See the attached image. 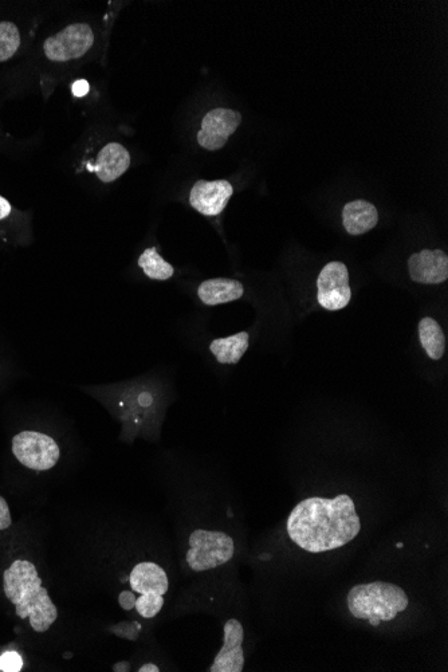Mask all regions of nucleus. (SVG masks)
<instances>
[{
    "label": "nucleus",
    "instance_id": "26",
    "mask_svg": "<svg viewBox=\"0 0 448 672\" xmlns=\"http://www.w3.org/2000/svg\"><path fill=\"white\" fill-rule=\"evenodd\" d=\"M115 671H129V666H123V664H116Z\"/></svg>",
    "mask_w": 448,
    "mask_h": 672
},
{
    "label": "nucleus",
    "instance_id": "14",
    "mask_svg": "<svg viewBox=\"0 0 448 672\" xmlns=\"http://www.w3.org/2000/svg\"><path fill=\"white\" fill-rule=\"evenodd\" d=\"M343 220L349 234L363 235L375 229L379 214L376 207L367 200H353L344 207Z\"/></svg>",
    "mask_w": 448,
    "mask_h": 672
},
{
    "label": "nucleus",
    "instance_id": "19",
    "mask_svg": "<svg viewBox=\"0 0 448 672\" xmlns=\"http://www.w3.org/2000/svg\"><path fill=\"white\" fill-rule=\"evenodd\" d=\"M21 46V34L11 22H0V62L9 61Z\"/></svg>",
    "mask_w": 448,
    "mask_h": 672
},
{
    "label": "nucleus",
    "instance_id": "20",
    "mask_svg": "<svg viewBox=\"0 0 448 672\" xmlns=\"http://www.w3.org/2000/svg\"><path fill=\"white\" fill-rule=\"evenodd\" d=\"M22 667V658L17 652H6V654L0 656V671L18 672L22 670Z\"/></svg>",
    "mask_w": 448,
    "mask_h": 672
},
{
    "label": "nucleus",
    "instance_id": "13",
    "mask_svg": "<svg viewBox=\"0 0 448 672\" xmlns=\"http://www.w3.org/2000/svg\"><path fill=\"white\" fill-rule=\"evenodd\" d=\"M131 165V156L121 144L110 143L98 153L96 165L89 170L96 172L97 178L104 183H112L127 172Z\"/></svg>",
    "mask_w": 448,
    "mask_h": 672
},
{
    "label": "nucleus",
    "instance_id": "3",
    "mask_svg": "<svg viewBox=\"0 0 448 672\" xmlns=\"http://www.w3.org/2000/svg\"><path fill=\"white\" fill-rule=\"evenodd\" d=\"M347 605L356 620L380 626L406 612L410 607V597L399 585L373 581L355 585L348 593Z\"/></svg>",
    "mask_w": 448,
    "mask_h": 672
},
{
    "label": "nucleus",
    "instance_id": "23",
    "mask_svg": "<svg viewBox=\"0 0 448 672\" xmlns=\"http://www.w3.org/2000/svg\"><path fill=\"white\" fill-rule=\"evenodd\" d=\"M89 92V84L85 80L77 81L73 85V94L76 97H84Z\"/></svg>",
    "mask_w": 448,
    "mask_h": 672
},
{
    "label": "nucleus",
    "instance_id": "15",
    "mask_svg": "<svg viewBox=\"0 0 448 672\" xmlns=\"http://www.w3.org/2000/svg\"><path fill=\"white\" fill-rule=\"evenodd\" d=\"M243 285L234 279L215 278L203 282L198 294L204 305L215 306L239 300L243 296Z\"/></svg>",
    "mask_w": 448,
    "mask_h": 672
},
{
    "label": "nucleus",
    "instance_id": "16",
    "mask_svg": "<svg viewBox=\"0 0 448 672\" xmlns=\"http://www.w3.org/2000/svg\"><path fill=\"white\" fill-rule=\"evenodd\" d=\"M247 348H249V334L246 332L234 334V336L226 337V339L212 341L210 347L211 352L214 353L220 364L239 363Z\"/></svg>",
    "mask_w": 448,
    "mask_h": 672
},
{
    "label": "nucleus",
    "instance_id": "5",
    "mask_svg": "<svg viewBox=\"0 0 448 672\" xmlns=\"http://www.w3.org/2000/svg\"><path fill=\"white\" fill-rule=\"evenodd\" d=\"M132 591L137 593L136 611L145 619H153L164 607V596L170 589V580L164 569L155 563H140L129 576Z\"/></svg>",
    "mask_w": 448,
    "mask_h": 672
},
{
    "label": "nucleus",
    "instance_id": "22",
    "mask_svg": "<svg viewBox=\"0 0 448 672\" xmlns=\"http://www.w3.org/2000/svg\"><path fill=\"white\" fill-rule=\"evenodd\" d=\"M119 603L125 611H131V609L135 608L136 595H133L132 592L123 591L120 593Z\"/></svg>",
    "mask_w": 448,
    "mask_h": 672
},
{
    "label": "nucleus",
    "instance_id": "7",
    "mask_svg": "<svg viewBox=\"0 0 448 672\" xmlns=\"http://www.w3.org/2000/svg\"><path fill=\"white\" fill-rule=\"evenodd\" d=\"M93 43L94 34L90 26L76 23L47 38L43 43V51L50 61L66 62L81 58L88 53Z\"/></svg>",
    "mask_w": 448,
    "mask_h": 672
},
{
    "label": "nucleus",
    "instance_id": "2",
    "mask_svg": "<svg viewBox=\"0 0 448 672\" xmlns=\"http://www.w3.org/2000/svg\"><path fill=\"white\" fill-rule=\"evenodd\" d=\"M3 589L7 599L17 608L21 619H29L38 634H45L58 618L57 607L43 588L37 568L30 561L17 560L3 573Z\"/></svg>",
    "mask_w": 448,
    "mask_h": 672
},
{
    "label": "nucleus",
    "instance_id": "12",
    "mask_svg": "<svg viewBox=\"0 0 448 672\" xmlns=\"http://www.w3.org/2000/svg\"><path fill=\"white\" fill-rule=\"evenodd\" d=\"M412 281L424 285H438L448 278V257L444 251L423 250L408 259Z\"/></svg>",
    "mask_w": 448,
    "mask_h": 672
},
{
    "label": "nucleus",
    "instance_id": "11",
    "mask_svg": "<svg viewBox=\"0 0 448 672\" xmlns=\"http://www.w3.org/2000/svg\"><path fill=\"white\" fill-rule=\"evenodd\" d=\"M233 192V186L227 180H199L192 187L190 203L200 214L216 216L226 208Z\"/></svg>",
    "mask_w": 448,
    "mask_h": 672
},
{
    "label": "nucleus",
    "instance_id": "10",
    "mask_svg": "<svg viewBox=\"0 0 448 672\" xmlns=\"http://www.w3.org/2000/svg\"><path fill=\"white\" fill-rule=\"evenodd\" d=\"M223 632V646L208 671L242 672L245 668V628L238 619H230L224 624Z\"/></svg>",
    "mask_w": 448,
    "mask_h": 672
},
{
    "label": "nucleus",
    "instance_id": "4",
    "mask_svg": "<svg viewBox=\"0 0 448 672\" xmlns=\"http://www.w3.org/2000/svg\"><path fill=\"white\" fill-rule=\"evenodd\" d=\"M235 542L229 534L216 530H194L188 540L186 563L192 572H207L229 563Z\"/></svg>",
    "mask_w": 448,
    "mask_h": 672
},
{
    "label": "nucleus",
    "instance_id": "25",
    "mask_svg": "<svg viewBox=\"0 0 448 672\" xmlns=\"http://www.w3.org/2000/svg\"><path fill=\"white\" fill-rule=\"evenodd\" d=\"M140 672H159L160 668L155 666V664H144L143 667H140Z\"/></svg>",
    "mask_w": 448,
    "mask_h": 672
},
{
    "label": "nucleus",
    "instance_id": "24",
    "mask_svg": "<svg viewBox=\"0 0 448 672\" xmlns=\"http://www.w3.org/2000/svg\"><path fill=\"white\" fill-rule=\"evenodd\" d=\"M11 210H13L11 204L0 196V220L6 219L11 214Z\"/></svg>",
    "mask_w": 448,
    "mask_h": 672
},
{
    "label": "nucleus",
    "instance_id": "6",
    "mask_svg": "<svg viewBox=\"0 0 448 672\" xmlns=\"http://www.w3.org/2000/svg\"><path fill=\"white\" fill-rule=\"evenodd\" d=\"M13 453L27 469L46 471L60 461V447L53 438L41 432L23 431L13 439Z\"/></svg>",
    "mask_w": 448,
    "mask_h": 672
},
{
    "label": "nucleus",
    "instance_id": "8",
    "mask_svg": "<svg viewBox=\"0 0 448 672\" xmlns=\"http://www.w3.org/2000/svg\"><path fill=\"white\" fill-rule=\"evenodd\" d=\"M317 288V298L322 308L332 312L344 309L352 298L347 266L341 262L328 263L318 275Z\"/></svg>",
    "mask_w": 448,
    "mask_h": 672
},
{
    "label": "nucleus",
    "instance_id": "9",
    "mask_svg": "<svg viewBox=\"0 0 448 672\" xmlns=\"http://www.w3.org/2000/svg\"><path fill=\"white\" fill-rule=\"evenodd\" d=\"M242 123V116L231 109H214L202 121V131L198 133V143L207 151H218L226 145L229 137Z\"/></svg>",
    "mask_w": 448,
    "mask_h": 672
},
{
    "label": "nucleus",
    "instance_id": "18",
    "mask_svg": "<svg viewBox=\"0 0 448 672\" xmlns=\"http://www.w3.org/2000/svg\"><path fill=\"white\" fill-rule=\"evenodd\" d=\"M139 265L149 278L156 279V281H167L175 273L174 267L165 262L153 247L144 251L139 258Z\"/></svg>",
    "mask_w": 448,
    "mask_h": 672
},
{
    "label": "nucleus",
    "instance_id": "17",
    "mask_svg": "<svg viewBox=\"0 0 448 672\" xmlns=\"http://www.w3.org/2000/svg\"><path fill=\"white\" fill-rule=\"evenodd\" d=\"M419 339L424 351L432 360H440L446 349V337L438 322L431 317H424L419 322Z\"/></svg>",
    "mask_w": 448,
    "mask_h": 672
},
{
    "label": "nucleus",
    "instance_id": "1",
    "mask_svg": "<svg viewBox=\"0 0 448 672\" xmlns=\"http://www.w3.org/2000/svg\"><path fill=\"white\" fill-rule=\"evenodd\" d=\"M360 532L361 518L355 502L347 494L334 498H306L298 503L286 521L290 541L309 553L343 548Z\"/></svg>",
    "mask_w": 448,
    "mask_h": 672
},
{
    "label": "nucleus",
    "instance_id": "21",
    "mask_svg": "<svg viewBox=\"0 0 448 672\" xmlns=\"http://www.w3.org/2000/svg\"><path fill=\"white\" fill-rule=\"evenodd\" d=\"M13 520H11V513L9 508V503L6 502V499L0 497V530L9 529Z\"/></svg>",
    "mask_w": 448,
    "mask_h": 672
}]
</instances>
